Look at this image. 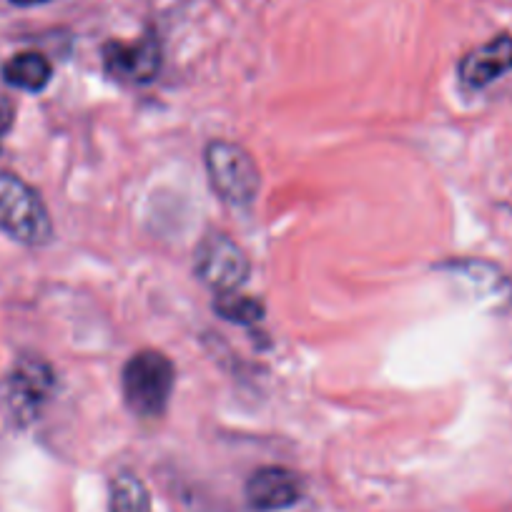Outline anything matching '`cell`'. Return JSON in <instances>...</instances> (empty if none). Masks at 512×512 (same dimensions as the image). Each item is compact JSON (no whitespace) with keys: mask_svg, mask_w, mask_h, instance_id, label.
<instances>
[{"mask_svg":"<svg viewBox=\"0 0 512 512\" xmlns=\"http://www.w3.org/2000/svg\"><path fill=\"white\" fill-rule=\"evenodd\" d=\"M174 384V362L159 349H141L123 367V402L139 420H156L169 407Z\"/></svg>","mask_w":512,"mask_h":512,"instance_id":"obj_1","label":"cell"},{"mask_svg":"<svg viewBox=\"0 0 512 512\" xmlns=\"http://www.w3.org/2000/svg\"><path fill=\"white\" fill-rule=\"evenodd\" d=\"M56 387L51 364L38 357H23L3 384V402L16 425H28L38 417Z\"/></svg>","mask_w":512,"mask_h":512,"instance_id":"obj_5","label":"cell"},{"mask_svg":"<svg viewBox=\"0 0 512 512\" xmlns=\"http://www.w3.org/2000/svg\"><path fill=\"white\" fill-rule=\"evenodd\" d=\"M204 164L211 189L221 201L231 206L254 204L262 189V174L249 151L234 141L216 139L206 146Z\"/></svg>","mask_w":512,"mask_h":512,"instance_id":"obj_3","label":"cell"},{"mask_svg":"<svg viewBox=\"0 0 512 512\" xmlns=\"http://www.w3.org/2000/svg\"><path fill=\"white\" fill-rule=\"evenodd\" d=\"M194 269L196 277L216 294L239 292L249 282L251 262L231 236L224 231H209L194 251Z\"/></svg>","mask_w":512,"mask_h":512,"instance_id":"obj_4","label":"cell"},{"mask_svg":"<svg viewBox=\"0 0 512 512\" xmlns=\"http://www.w3.org/2000/svg\"><path fill=\"white\" fill-rule=\"evenodd\" d=\"M53 66L43 53L23 51L3 63V81L18 91L41 93L51 83Z\"/></svg>","mask_w":512,"mask_h":512,"instance_id":"obj_10","label":"cell"},{"mask_svg":"<svg viewBox=\"0 0 512 512\" xmlns=\"http://www.w3.org/2000/svg\"><path fill=\"white\" fill-rule=\"evenodd\" d=\"M507 71H512V36L510 33H500L492 41L482 43V46L472 48L470 53H465L457 66L460 73V81L465 83L472 91H480L487 88L490 83H495L497 78L505 76Z\"/></svg>","mask_w":512,"mask_h":512,"instance_id":"obj_9","label":"cell"},{"mask_svg":"<svg viewBox=\"0 0 512 512\" xmlns=\"http://www.w3.org/2000/svg\"><path fill=\"white\" fill-rule=\"evenodd\" d=\"M108 510L111 512H154L151 510V495L139 475L134 472H118L111 480L108 492Z\"/></svg>","mask_w":512,"mask_h":512,"instance_id":"obj_11","label":"cell"},{"mask_svg":"<svg viewBox=\"0 0 512 512\" xmlns=\"http://www.w3.org/2000/svg\"><path fill=\"white\" fill-rule=\"evenodd\" d=\"M214 312L226 322L251 327V324L264 319V304L254 297H246L239 292H221L214 299Z\"/></svg>","mask_w":512,"mask_h":512,"instance_id":"obj_12","label":"cell"},{"mask_svg":"<svg viewBox=\"0 0 512 512\" xmlns=\"http://www.w3.org/2000/svg\"><path fill=\"white\" fill-rule=\"evenodd\" d=\"M447 277L465 289L467 297L480 307L502 312L512 304V282L500 267L482 259H462V262H450L442 267Z\"/></svg>","mask_w":512,"mask_h":512,"instance_id":"obj_7","label":"cell"},{"mask_svg":"<svg viewBox=\"0 0 512 512\" xmlns=\"http://www.w3.org/2000/svg\"><path fill=\"white\" fill-rule=\"evenodd\" d=\"M13 121H16V106L6 93H0V139L11 131Z\"/></svg>","mask_w":512,"mask_h":512,"instance_id":"obj_13","label":"cell"},{"mask_svg":"<svg viewBox=\"0 0 512 512\" xmlns=\"http://www.w3.org/2000/svg\"><path fill=\"white\" fill-rule=\"evenodd\" d=\"M101 56L108 76L126 86H146L156 81L164 63L161 41L154 33H146L139 41H108Z\"/></svg>","mask_w":512,"mask_h":512,"instance_id":"obj_6","label":"cell"},{"mask_svg":"<svg viewBox=\"0 0 512 512\" xmlns=\"http://www.w3.org/2000/svg\"><path fill=\"white\" fill-rule=\"evenodd\" d=\"M13 6H21V8H31V6H43L48 0H11Z\"/></svg>","mask_w":512,"mask_h":512,"instance_id":"obj_14","label":"cell"},{"mask_svg":"<svg viewBox=\"0 0 512 512\" xmlns=\"http://www.w3.org/2000/svg\"><path fill=\"white\" fill-rule=\"evenodd\" d=\"M0 229L26 246L53 239L51 214L38 191L6 169H0Z\"/></svg>","mask_w":512,"mask_h":512,"instance_id":"obj_2","label":"cell"},{"mask_svg":"<svg viewBox=\"0 0 512 512\" xmlns=\"http://www.w3.org/2000/svg\"><path fill=\"white\" fill-rule=\"evenodd\" d=\"M304 497V480L289 467H259L246 482V502L259 512L287 510Z\"/></svg>","mask_w":512,"mask_h":512,"instance_id":"obj_8","label":"cell"}]
</instances>
